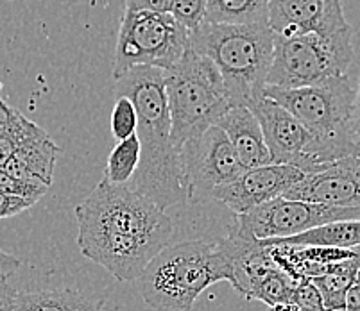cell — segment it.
Wrapping results in <instances>:
<instances>
[{
	"label": "cell",
	"instance_id": "obj_11",
	"mask_svg": "<svg viewBox=\"0 0 360 311\" xmlns=\"http://www.w3.org/2000/svg\"><path fill=\"white\" fill-rule=\"evenodd\" d=\"M250 110L262 127L271 163L296 166L303 173H312V134L289 111L267 97L251 104Z\"/></svg>",
	"mask_w": 360,
	"mask_h": 311
},
{
	"label": "cell",
	"instance_id": "obj_7",
	"mask_svg": "<svg viewBox=\"0 0 360 311\" xmlns=\"http://www.w3.org/2000/svg\"><path fill=\"white\" fill-rule=\"evenodd\" d=\"M353 61L352 29L340 32H307L283 38L274 36L273 63L265 86H314L346 75Z\"/></svg>",
	"mask_w": 360,
	"mask_h": 311
},
{
	"label": "cell",
	"instance_id": "obj_20",
	"mask_svg": "<svg viewBox=\"0 0 360 311\" xmlns=\"http://www.w3.org/2000/svg\"><path fill=\"white\" fill-rule=\"evenodd\" d=\"M206 24H267V0H206Z\"/></svg>",
	"mask_w": 360,
	"mask_h": 311
},
{
	"label": "cell",
	"instance_id": "obj_34",
	"mask_svg": "<svg viewBox=\"0 0 360 311\" xmlns=\"http://www.w3.org/2000/svg\"><path fill=\"white\" fill-rule=\"evenodd\" d=\"M300 311H326V310H310V307H300Z\"/></svg>",
	"mask_w": 360,
	"mask_h": 311
},
{
	"label": "cell",
	"instance_id": "obj_29",
	"mask_svg": "<svg viewBox=\"0 0 360 311\" xmlns=\"http://www.w3.org/2000/svg\"><path fill=\"white\" fill-rule=\"evenodd\" d=\"M16 290L8 283L6 277H0V311H13Z\"/></svg>",
	"mask_w": 360,
	"mask_h": 311
},
{
	"label": "cell",
	"instance_id": "obj_12",
	"mask_svg": "<svg viewBox=\"0 0 360 311\" xmlns=\"http://www.w3.org/2000/svg\"><path fill=\"white\" fill-rule=\"evenodd\" d=\"M305 173L290 165H264L244 170L235 181L221 186L212 193V199L235 215H244L262 204L283 197L292 186H296Z\"/></svg>",
	"mask_w": 360,
	"mask_h": 311
},
{
	"label": "cell",
	"instance_id": "obj_24",
	"mask_svg": "<svg viewBox=\"0 0 360 311\" xmlns=\"http://www.w3.org/2000/svg\"><path fill=\"white\" fill-rule=\"evenodd\" d=\"M170 16L181 27L194 34L206 22V0H174Z\"/></svg>",
	"mask_w": 360,
	"mask_h": 311
},
{
	"label": "cell",
	"instance_id": "obj_1",
	"mask_svg": "<svg viewBox=\"0 0 360 311\" xmlns=\"http://www.w3.org/2000/svg\"><path fill=\"white\" fill-rule=\"evenodd\" d=\"M81 254L117 281H135L174 234V224L129 186L103 181L75 208Z\"/></svg>",
	"mask_w": 360,
	"mask_h": 311
},
{
	"label": "cell",
	"instance_id": "obj_4",
	"mask_svg": "<svg viewBox=\"0 0 360 311\" xmlns=\"http://www.w3.org/2000/svg\"><path fill=\"white\" fill-rule=\"evenodd\" d=\"M264 97L289 111L312 134L314 172L360 149L352 136L355 88L348 75L294 90L265 86Z\"/></svg>",
	"mask_w": 360,
	"mask_h": 311
},
{
	"label": "cell",
	"instance_id": "obj_30",
	"mask_svg": "<svg viewBox=\"0 0 360 311\" xmlns=\"http://www.w3.org/2000/svg\"><path fill=\"white\" fill-rule=\"evenodd\" d=\"M22 261L0 249V277H6L20 268Z\"/></svg>",
	"mask_w": 360,
	"mask_h": 311
},
{
	"label": "cell",
	"instance_id": "obj_25",
	"mask_svg": "<svg viewBox=\"0 0 360 311\" xmlns=\"http://www.w3.org/2000/svg\"><path fill=\"white\" fill-rule=\"evenodd\" d=\"M49 186L40 185V183L24 181V179L13 178L6 170L0 168V192L13 197H20L24 201H29L32 206L40 201L47 193Z\"/></svg>",
	"mask_w": 360,
	"mask_h": 311
},
{
	"label": "cell",
	"instance_id": "obj_22",
	"mask_svg": "<svg viewBox=\"0 0 360 311\" xmlns=\"http://www.w3.org/2000/svg\"><path fill=\"white\" fill-rule=\"evenodd\" d=\"M0 110L4 114V120L0 124V168H2L4 163L15 154V150L20 147V143L38 127V124L9 106L2 97H0Z\"/></svg>",
	"mask_w": 360,
	"mask_h": 311
},
{
	"label": "cell",
	"instance_id": "obj_19",
	"mask_svg": "<svg viewBox=\"0 0 360 311\" xmlns=\"http://www.w3.org/2000/svg\"><path fill=\"white\" fill-rule=\"evenodd\" d=\"M273 241L296 245V247L346 249V251H349V249L360 247V220L332 222V224L319 225V227L301 232L296 237Z\"/></svg>",
	"mask_w": 360,
	"mask_h": 311
},
{
	"label": "cell",
	"instance_id": "obj_3",
	"mask_svg": "<svg viewBox=\"0 0 360 311\" xmlns=\"http://www.w3.org/2000/svg\"><path fill=\"white\" fill-rule=\"evenodd\" d=\"M191 47L215 65L231 107H250L264 97L274 52V34L269 25L205 22L191 34Z\"/></svg>",
	"mask_w": 360,
	"mask_h": 311
},
{
	"label": "cell",
	"instance_id": "obj_32",
	"mask_svg": "<svg viewBox=\"0 0 360 311\" xmlns=\"http://www.w3.org/2000/svg\"><path fill=\"white\" fill-rule=\"evenodd\" d=\"M345 307L348 310L360 311V281L355 279V283L348 288L345 296Z\"/></svg>",
	"mask_w": 360,
	"mask_h": 311
},
{
	"label": "cell",
	"instance_id": "obj_8",
	"mask_svg": "<svg viewBox=\"0 0 360 311\" xmlns=\"http://www.w3.org/2000/svg\"><path fill=\"white\" fill-rule=\"evenodd\" d=\"M188 47L191 34L170 15L124 11L111 75L119 81L139 67L167 72L181 60Z\"/></svg>",
	"mask_w": 360,
	"mask_h": 311
},
{
	"label": "cell",
	"instance_id": "obj_9",
	"mask_svg": "<svg viewBox=\"0 0 360 311\" xmlns=\"http://www.w3.org/2000/svg\"><path fill=\"white\" fill-rule=\"evenodd\" d=\"M179 168L186 201H206L244 172L230 140L214 126L179 149Z\"/></svg>",
	"mask_w": 360,
	"mask_h": 311
},
{
	"label": "cell",
	"instance_id": "obj_13",
	"mask_svg": "<svg viewBox=\"0 0 360 311\" xmlns=\"http://www.w3.org/2000/svg\"><path fill=\"white\" fill-rule=\"evenodd\" d=\"M283 197L333 208H360V149L317 172L305 173Z\"/></svg>",
	"mask_w": 360,
	"mask_h": 311
},
{
	"label": "cell",
	"instance_id": "obj_15",
	"mask_svg": "<svg viewBox=\"0 0 360 311\" xmlns=\"http://www.w3.org/2000/svg\"><path fill=\"white\" fill-rule=\"evenodd\" d=\"M217 245L230 265L231 277L228 283L245 299H250L251 291L262 279L274 270H280L274 263L269 247L242 227L237 218L231 224L228 237L219 240Z\"/></svg>",
	"mask_w": 360,
	"mask_h": 311
},
{
	"label": "cell",
	"instance_id": "obj_18",
	"mask_svg": "<svg viewBox=\"0 0 360 311\" xmlns=\"http://www.w3.org/2000/svg\"><path fill=\"white\" fill-rule=\"evenodd\" d=\"M13 311H103V303L72 290L16 291Z\"/></svg>",
	"mask_w": 360,
	"mask_h": 311
},
{
	"label": "cell",
	"instance_id": "obj_33",
	"mask_svg": "<svg viewBox=\"0 0 360 311\" xmlns=\"http://www.w3.org/2000/svg\"><path fill=\"white\" fill-rule=\"evenodd\" d=\"M271 311H300V306L292 300H287V303H280L271 306Z\"/></svg>",
	"mask_w": 360,
	"mask_h": 311
},
{
	"label": "cell",
	"instance_id": "obj_10",
	"mask_svg": "<svg viewBox=\"0 0 360 311\" xmlns=\"http://www.w3.org/2000/svg\"><path fill=\"white\" fill-rule=\"evenodd\" d=\"M235 218L257 240L265 241L296 237L332 222L360 220V208H333L280 197Z\"/></svg>",
	"mask_w": 360,
	"mask_h": 311
},
{
	"label": "cell",
	"instance_id": "obj_2",
	"mask_svg": "<svg viewBox=\"0 0 360 311\" xmlns=\"http://www.w3.org/2000/svg\"><path fill=\"white\" fill-rule=\"evenodd\" d=\"M120 97L136 111L140 163L129 186L158 208L167 209L186 201L179 152L170 140V114L165 93V72L139 67L117 81Z\"/></svg>",
	"mask_w": 360,
	"mask_h": 311
},
{
	"label": "cell",
	"instance_id": "obj_16",
	"mask_svg": "<svg viewBox=\"0 0 360 311\" xmlns=\"http://www.w3.org/2000/svg\"><path fill=\"white\" fill-rule=\"evenodd\" d=\"M60 154V147L52 142L47 131L38 126L4 163L2 170H6L13 178L51 186Z\"/></svg>",
	"mask_w": 360,
	"mask_h": 311
},
{
	"label": "cell",
	"instance_id": "obj_17",
	"mask_svg": "<svg viewBox=\"0 0 360 311\" xmlns=\"http://www.w3.org/2000/svg\"><path fill=\"white\" fill-rule=\"evenodd\" d=\"M217 127L228 136L238 161L245 170L269 165L271 156L267 145H265L264 133L250 107H231L219 120Z\"/></svg>",
	"mask_w": 360,
	"mask_h": 311
},
{
	"label": "cell",
	"instance_id": "obj_21",
	"mask_svg": "<svg viewBox=\"0 0 360 311\" xmlns=\"http://www.w3.org/2000/svg\"><path fill=\"white\" fill-rule=\"evenodd\" d=\"M140 163V143L136 134L126 140H120L108 156L104 168V181L113 186H127L135 178Z\"/></svg>",
	"mask_w": 360,
	"mask_h": 311
},
{
	"label": "cell",
	"instance_id": "obj_26",
	"mask_svg": "<svg viewBox=\"0 0 360 311\" xmlns=\"http://www.w3.org/2000/svg\"><path fill=\"white\" fill-rule=\"evenodd\" d=\"M111 133L119 142L136 133V111L126 97H119L111 111Z\"/></svg>",
	"mask_w": 360,
	"mask_h": 311
},
{
	"label": "cell",
	"instance_id": "obj_6",
	"mask_svg": "<svg viewBox=\"0 0 360 311\" xmlns=\"http://www.w3.org/2000/svg\"><path fill=\"white\" fill-rule=\"evenodd\" d=\"M170 114V140L179 152L191 140L217 126L231 110L221 74L208 58L188 47L181 60L165 72Z\"/></svg>",
	"mask_w": 360,
	"mask_h": 311
},
{
	"label": "cell",
	"instance_id": "obj_14",
	"mask_svg": "<svg viewBox=\"0 0 360 311\" xmlns=\"http://www.w3.org/2000/svg\"><path fill=\"white\" fill-rule=\"evenodd\" d=\"M267 25L274 36L283 38L352 29L340 0H267Z\"/></svg>",
	"mask_w": 360,
	"mask_h": 311
},
{
	"label": "cell",
	"instance_id": "obj_35",
	"mask_svg": "<svg viewBox=\"0 0 360 311\" xmlns=\"http://www.w3.org/2000/svg\"><path fill=\"white\" fill-rule=\"evenodd\" d=\"M328 311H355V310H348V307H339V310H328Z\"/></svg>",
	"mask_w": 360,
	"mask_h": 311
},
{
	"label": "cell",
	"instance_id": "obj_23",
	"mask_svg": "<svg viewBox=\"0 0 360 311\" xmlns=\"http://www.w3.org/2000/svg\"><path fill=\"white\" fill-rule=\"evenodd\" d=\"M296 286L297 284L287 276L285 272L274 270L273 274H269L265 279L258 283V286L251 291L250 299L262 300V303L271 307L274 304L292 300V293Z\"/></svg>",
	"mask_w": 360,
	"mask_h": 311
},
{
	"label": "cell",
	"instance_id": "obj_5",
	"mask_svg": "<svg viewBox=\"0 0 360 311\" xmlns=\"http://www.w3.org/2000/svg\"><path fill=\"white\" fill-rule=\"evenodd\" d=\"M230 277V265L217 244L191 240L163 249L139 281L142 299L155 311H192L206 288Z\"/></svg>",
	"mask_w": 360,
	"mask_h": 311
},
{
	"label": "cell",
	"instance_id": "obj_28",
	"mask_svg": "<svg viewBox=\"0 0 360 311\" xmlns=\"http://www.w3.org/2000/svg\"><path fill=\"white\" fill-rule=\"evenodd\" d=\"M31 202L24 201L20 197H13V195H6L0 192V218H9L15 217L18 213L25 211L31 208Z\"/></svg>",
	"mask_w": 360,
	"mask_h": 311
},
{
	"label": "cell",
	"instance_id": "obj_27",
	"mask_svg": "<svg viewBox=\"0 0 360 311\" xmlns=\"http://www.w3.org/2000/svg\"><path fill=\"white\" fill-rule=\"evenodd\" d=\"M174 0H126V11H147L170 15Z\"/></svg>",
	"mask_w": 360,
	"mask_h": 311
},
{
	"label": "cell",
	"instance_id": "obj_31",
	"mask_svg": "<svg viewBox=\"0 0 360 311\" xmlns=\"http://www.w3.org/2000/svg\"><path fill=\"white\" fill-rule=\"evenodd\" d=\"M352 136H353V142L360 147V81H359V88L355 90V102H353Z\"/></svg>",
	"mask_w": 360,
	"mask_h": 311
}]
</instances>
